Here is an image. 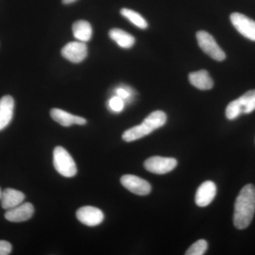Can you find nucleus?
<instances>
[{
    "mask_svg": "<svg viewBox=\"0 0 255 255\" xmlns=\"http://www.w3.org/2000/svg\"><path fill=\"white\" fill-rule=\"evenodd\" d=\"M14 101L9 95L4 96L0 100V130L7 127L14 114Z\"/></svg>",
    "mask_w": 255,
    "mask_h": 255,
    "instance_id": "nucleus-13",
    "label": "nucleus"
},
{
    "mask_svg": "<svg viewBox=\"0 0 255 255\" xmlns=\"http://www.w3.org/2000/svg\"><path fill=\"white\" fill-rule=\"evenodd\" d=\"M53 164L57 172L65 177H73L78 172L73 157L61 146H57L53 151Z\"/></svg>",
    "mask_w": 255,
    "mask_h": 255,
    "instance_id": "nucleus-3",
    "label": "nucleus"
},
{
    "mask_svg": "<svg viewBox=\"0 0 255 255\" xmlns=\"http://www.w3.org/2000/svg\"><path fill=\"white\" fill-rule=\"evenodd\" d=\"M196 38L201 50L211 58L217 61H222L226 59V53L218 45L214 37L208 32L198 31L196 33Z\"/></svg>",
    "mask_w": 255,
    "mask_h": 255,
    "instance_id": "nucleus-4",
    "label": "nucleus"
},
{
    "mask_svg": "<svg viewBox=\"0 0 255 255\" xmlns=\"http://www.w3.org/2000/svg\"><path fill=\"white\" fill-rule=\"evenodd\" d=\"M50 116L55 122H58L64 127H69L73 124L78 125H85L86 124V119L78 116L65 112L60 109H53L50 111Z\"/></svg>",
    "mask_w": 255,
    "mask_h": 255,
    "instance_id": "nucleus-12",
    "label": "nucleus"
},
{
    "mask_svg": "<svg viewBox=\"0 0 255 255\" xmlns=\"http://www.w3.org/2000/svg\"><path fill=\"white\" fill-rule=\"evenodd\" d=\"M77 219L87 226H96L103 222L105 216L100 209L94 206H83L76 213Z\"/></svg>",
    "mask_w": 255,
    "mask_h": 255,
    "instance_id": "nucleus-9",
    "label": "nucleus"
},
{
    "mask_svg": "<svg viewBox=\"0 0 255 255\" xmlns=\"http://www.w3.org/2000/svg\"><path fill=\"white\" fill-rule=\"evenodd\" d=\"M73 32L74 36L78 41L87 42L91 39L92 28L91 24L88 21L79 20L74 23Z\"/></svg>",
    "mask_w": 255,
    "mask_h": 255,
    "instance_id": "nucleus-17",
    "label": "nucleus"
},
{
    "mask_svg": "<svg viewBox=\"0 0 255 255\" xmlns=\"http://www.w3.org/2000/svg\"><path fill=\"white\" fill-rule=\"evenodd\" d=\"M75 1H77V0H63V3L65 4H69L75 2Z\"/></svg>",
    "mask_w": 255,
    "mask_h": 255,
    "instance_id": "nucleus-24",
    "label": "nucleus"
},
{
    "mask_svg": "<svg viewBox=\"0 0 255 255\" xmlns=\"http://www.w3.org/2000/svg\"><path fill=\"white\" fill-rule=\"evenodd\" d=\"M167 122V115L162 111H155L149 114L141 124L130 128L122 135L124 141L132 142L149 135L152 131L163 127Z\"/></svg>",
    "mask_w": 255,
    "mask_h": 255,
    "instance_id": "nucleus-2",
    "label": "nucleus"
},
{
    "mask_svg": "<svg viewBox=\"0 0 255 255\" xmlns=\"http://www.w3.org/2000/svg\"><path fill=\"white\" fill-rule=\"evenodd\" d=\"M1 194H2V191H1V188H0V200H1Z\"/></svg>",
    "mask_w": 255,
    "mask_h": 255,
    "instance_id": "nucleus-25",
    "label": "nucleus"
},
{
    "mask_svg": "<svg viewBox=\"0 0 255 255\" xmlns=\"http://www.w3.org/2000/svg\"><path fill=\"white\" fill-rule=\"evenodd\" d=\"M121 183L126 189L139 196H145L150 194L151 185L142 178L132 174H126L121 178Z\"/></svg>",
    "mask_w": 255,
    "mask_h": 255,
    "instance_id": "nucleus-7",
    "label": "nucleus"
},
{
    "mask_svg": "<svg viewBox=\"0 0 255 255\" xmlns=\"http://www.w3.org/2000/svg\"><path fill=\"white\" fill-rule=\"evenodd\" d=\"M88 53L85 42L73 41L65 45L61 50V54L65 59L74 63H81L86 58Z\"/></svg>",
    "mask_w": 255,
    "mask_h": 255,
    "instance_id": "nucleus-8",
    "label": "nucleus"
},
{
    "mask_svg": "<svg viewBox=\"0 0 255 255\" xmlns=\"http://www.w3.org/2000/svg\"><path fill=\"white\" fill-rule=\"evenodd\" d=\"M25 195L21 191L7 188L2 191L1 197V205L3 209L9 210L22 204Z\"/></svg>",
    "mask_w": 255,
    "mask_h": 255,
    "instance_id": "nucleus-14",
    "label": "nucleus"
},
{
    "mask_svg": "<svg viewBox=\"0 0 255 255\" xmlns=\"http://www.w3.org/2000/svg\"><path fill=\"white\" fill-rule=\"evenodd\" d=\"M117 94L118 97H121V98L123 99V100L128 99L129 97H130V95H131L129 90H128L127 88H124V87L119 88L118 90H117Z\"/></svg>",
    "mask_w": 255,
    "mask_h": 255,
    "instance_id": "nucleus-23",
    "label": "nucleus"
},
{
    "mask_svg": "<svg viewBox=\"0 0 255 255\" xmlns=\"http://www.w3.org/2000/svg\"><path fill=\"white\" fill-rule=\"evenodd\" d=\"M33 213H34V208L31 203H22L13 209L6 210L4 217L10 222H24L31 219Z\"/></svg>",
    "mask_w": 255,
    "mask_h": 255,
    "instance_id": "nucleus-10",
    "label": "nucleus"
},
{
    "mask_svg": "<svg viewBox=\"0 0 255 255\" xmlns=\"http://www.w3.org/2000/svg\"><path fill=\"white\" fill-rule=\"evenodd\" d=\"M177 165V159L172 157L153 156L146 159L144 167L151 173L164 174L173 170Z\"/></svg>",
    "mask_w": 255,
    "mask_h": 255,
    "instance_id": "nucleus-5",
    "label": "nucleus"
},
{
    "mask_svg": "<svg viewBox=\"0 0 255 255\" xmlns=\"http://www.w3.org/2000/svg\"><path fill=\"white\" fill-rule=\"evenodd\" d=\"M255 213V187L249 184L245 186L238 194L235 203L233 223L239 230L248 228Z\"/></svg>",
    "mask_w": 255,
    "mask_h": 255,
    "instance_id": "nucleus-1",
    "label": "nucleus"
},
{
    "mask_svg": "<svg viewBox=\"0 0 255 255\" xmlns=\"http://www.w3.org/2000/svg\"><path fill=\"white\" fill-rule=\"evenodd\" d=\"M110 107L111 110L114 112H121L124 108V102L123 99L121 97H114L110 101Z\"/></svg>",
    "mask_w": 255,
    "mask_h": 255,
    "instance_id": "nucleus-21",
    "label": "nucleus"
},
{
    "mask_svg": "<svg viewBox=\"0 0 255 255\" xmlns=\"http://www.w3.org/2000/svg\"><path fill=\"white\" fill-rule=\"evenodd\" d=\"M236 100L241 114L251 113L255 110V90L247 92Z\"/></svg>",
    "mask_w": 255,
    "mask_h": 255,
    "instance_id": "nucleus-18",
    "label": "nucleus"
},
{
    "mask_svg": "<svg viewBox=\"0 0 255 255\" xmlns=\"http://www.w3.org/2000/svg\"><path fill=\"white\" fill-rule=\"evenodd\" d=\"M216 195V186L215 183L211 181L201 184L198 188L195 196L196 205L200 207H206L209 206Z\"/></svg>",
    "mask_w": 255,
    "mask_h": 255,
    "instance_id": "nucleus-11",
    "label": "nucleus"
},
{
    "mask_svg": "<svg viewBox=\"0 0 255 255\" xmlns=\"http://www.w3.org/2000/svg\"><path fill=\"white\" fill-rule=\"evenodd\" d=\"M231 23L243 36L255 41V21L241 13L235 12L230 16Z\"/></svg>",
    "mask_w": 255,
    "mask_h": 255,
    "instance_id": "nucleus-6",
    "label": "nucleus"
},
{
    "mask_svg": "<svg viewBox=\"0 0 255 255\" xmlns=\"http://www.w3.org/2000/svg\"><path fill=\"white\" fill-rule=\"evenodd\" d=\"M109 35L121 48H130L135 44V38L130 33L120 28H112L110 30Z\"/></svg>",
    "mask_w": 255,
    "mask_h": 255,
    "instance_id": "nucleus-16",
    "label": "nucleus"
},
{
    "mask_svg": "<svg viewBox=\"0 0 255 255\" xmlns=\"http://www.w3.org/2000/svg\"><path fill=\"white\" fill-rule=\"evenodd\" d=\"M189 82L193 86L201 90H209L213 88L214 82L205 70L191 73L189 75Z\"/></svg>",
    "mask_w": 255,
    "mask_h": 255,
    "instance_id": "nucleus-15",
    "label": "nucleus"
},
{
    "mask_svg": "<svg viewBox=\"0 0 255 255\" xmlns=\"http://www.w3.org/2000/svg\"><path fill=\"white\" fill-rule=\"evenodd\" d=\"M208 243L204 240H199L192 245L186 252V255H202L207 251Z\"/></svg>",
    "mask_w": 255,
    "mask_h": 255,
    "instance_id": "nucleus-20",
    "label": "nucleus"
},
{
    "mask_svg": "<svg viewBox=\"0 0 255 255\" xmlns=\"http://www.w3.org/2000/svg\"><path fill=\"white\" fill-rule=\"evenodd\" d=\"M12 247L9 242L0 241V255H8L11 253Z\"/></svg>",
    "mask_w": 255,
    "mask_h": 255,
    "instance_id": "nucleus-22",
    "label": "nucleus"
},
{
    "mask_svg": "<svg viewBox=\"0 0 255 255\" xmlns=\"http://www.w3.org/2000/svg\"><path fill=\"white\" fill-rule=\"evenodd\" d=\"M121 14L139 28L145 29L148 27V23L146 21L145 18L133 10L123 8L121 9Z\"/></svg>",
    "mask_w": 255,
    "mask_h": 255,
    "instance_id": "nucleus-19",
    "label": "nucleus"
}]
</instances>
